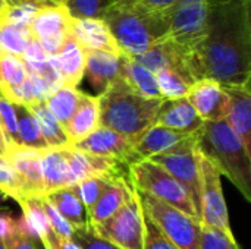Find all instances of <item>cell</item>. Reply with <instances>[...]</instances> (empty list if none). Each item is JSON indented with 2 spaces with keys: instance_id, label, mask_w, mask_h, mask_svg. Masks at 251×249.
<instances>
[{
  "instance_id": "6da1fadb",
  "label": "cell",
  "mask_w": 251,
  "mask_h": 249,
  "mask_svg": "<svg viewBox=\"0 0 251 249\" xmlns=\"http://www.w3.org/2000/svg\"><path fill=\"white\" fill-rule=\"evenodd\" d=\"M207 34L188 56L191 79L243 85L251 76L250 0H206Z\"/></svg>"
},
{
  "instance_id": "7a4b0ae2",
  "label": "cell",
  "mask_w": 251,
  "mask_h": 249,
  "mask_svg": "<svg viewBox=\"0 0 251 249\" xmlns=\"http://www.w3.org/2000/svg\"><path fill=\"white\" fill-rule=\"evenodd\" d=\"M115 43L122 54L135 57L169 32L171 18L159 15L143 4L141 0H119L112 3L104 16Z\"/></svg>"
},
{
  "instance_id": "3957f363",
  "label": "cell",
  "mask_w": 251,
  "mask_h": 249,
  "mask_svg": "<svg viewBox=\"0 0 251 249\" xmlns=\"http://www.w3.org/2000/svg\"><path fill=\"white\" fill-rule=\"evenodd\" d=\"M197 150L251 203V153L225 119L204 122L197 132Z\"/></svg>"
},
{
  "instance_id": "277c9868",
  "label": "cell",
  "mask_w": 251,
  "mask_h": 249,
  "mask_svg": "<svg viewBox=\"0 0 251 249\" xmlns=\"http://www.w3.org/2000/svg\"><path fill=\"white\" fill-rule=\"evenodd\" d=\"M100 126L109 128L134 142L154 123L162 100L146 98L119 76L99 95Z\"/></svg>"
},
{
  "instance_id": "5b68a950",
  "label": "cell",
  "mask_w": 251,
  "mask_h": 249,
  "mask_svg": "<svg viewBox=\"0 0 251 249\" xmlns=\"http://www.w3.org/2000/svg\"><path fill=\"white\" fill-rule=\"evenodd\" d=\"M143 211L157 225L163 235L179 249H200L201 223L181 210L154 198L153 195L137 188Z\"/></svg>"
},
{
  "instance_id": "8992f818",
  "label": "cell",
  "mask_w": 251,
  "mask_h": 249,
  "mask_svg": "<svg viewBox=\"0 0 251 249\" xmlns=\"http://www.w3.org/2000/svg\"><path fill=\"white\" fill-rule=\"evenodd\" d=\"M129 179L134 188L153 195L201 223L184 186L159 164L150 160L137 161L129 166Z\"/></svg>"
},
{
  "instance_id": "52a82bcc",
  "label": "cell",
  "mask_w": 251,
  "mask_h": 249,
  "mask_svg": "<svg viewBox=\"0 0 251 249\" xmlns=\"http://www.w3.org/2000/svg\"><path fill=\"white\" fill-rule=\"evenodd\" d=\"M207 34V1L178 0L166 38L187 56L193 54Z\"/></svg>"
},
{
  "instance_id": "ba28073f",
  "label": "cell",
  "mask_w": 251,
  "mask_h": 249,
  "mask_svg": "<svg viewBox=\"0 0 251 249\" xmlns=\"http://www.w3.org/2000/svg\"><path fill=\"white\" fill-rule=\"evenodd\" d=\"M197 164L200 173L201 225L234 235L229 225V213L222 191V175L197 150Z\"/></svg>"
},
{
  "instance_id": "9c48e42d",
  "label": "cell",
  "mask_w": 251,
  "mask_h": 249,
  "mask_svg": "<svg viewBox=\"0 0 251 249\" xmlns=\"http://www.w3.org/2000/svg\"><path fill=\"white\" fill-rule=\"evenodd\" d=\"M197 132L178 148L169 153L153 156L149 160L163 167L171 176H174L184 186L201 220L200 173L197 164Z\"/></svg>"
},
{
  "instance_id": "30bf717a",
  "label": "cell",
  "mask_w": 251,
  "mask_h": 249,
  "mask_svg": "<svg viewBox=\"0 0 251 249\" xmlns=\"http://www.w3.org/2000/svg\"><path fill=\"white\" fill-rule=\"evenodd\" d=\"M91 229L99 236L107 239L118 248L143 249L144 245L143 210L138 197L135 194V189H134V195L113 217Z\"/></svg>"
},
{
  "instance_id": "8fae6325",
  "label": "cell",
  "mask_w": 251,
  "mask_h": 249,
  "mask_svg": "<svg viewBox=\"0 0 251 249\" xmlns=\"http://www.w3.org/2000/svg\"><path fill=\"white\" fill-rule=\"evenodd\" d=\"M72 18L63 6L44 4L29 23L32 37L43 45L49 56H56L65 38L71 34Z\"/></svg>"
},
{
  "instance_id": "7c38bea8",
  "label": "cell",
  "mask_w": 251,
  "mask_h": 249,
  "mask_svg": "<svg viewBox=\"0 0 251 249\" xmlns=\"http://www.w3.org/2000/svg\"><path fill=\"white\" fill-rule=\"evenodd\" d=\"M66 154L69 163L71 186L88 178H101L107 181L129 178V166L119 160L110 157H100L71 147H66Z\"/></svg>"
},
{
  "instance_id": "4fadbf2b",
  "label": "cell",
  "mask_w": 251,
  "mask_h": 249,
  "mask_svg": "<svg viewBox=\"0 0 251 249\" xmlns=\"http://www.w3.org/2000/svg\"><path fill=\"white\" fill-rule=\"evenodd\" d=\"M69 147L100 157H110L125 163L126 166L135 163L134 141L104 126L97 128L93 134Z\"/></svg>"
},
{
  "instance_id": "5bb4252c",
  "label": "cell",
  "mask_w": 251,
  "mask_h": 249,
  "mask_svg": "<svg viewBox=\"0 0 251 249\" xmlns=\"http://www.w3.org/2000/svg\"><path fill=\"white\" fill-rule=\"evenodd\" d=\"M4 158L10 163L19 178L24 198H38L44 195L40 151L25 147H12Z\"/></svg>"
},
{
  "instance_id": "9a60e30c",
  "label": "cell",
  "mask_w": 251,
  "mask_h": 249,
  "mask_svg": "<svg viewBox=\"0 0 251 249\" xmlns=\"http://www.w3.org/2000/svg\"><path fill=\"white\" fill-rule=\"evenodd\" d=\"M226 95L225 120L232 131L243 139L251 153V91L250 82L243 85H222Z\"/></svg>"
},
{
  "instance_id": "2e32d148",
  "label": "cell",
  "mask_w": 251,
  "mask_h": 249,
  "mask_svg": "<svg viewBox=\"0 0 251 249\" xmlns=\"http://www.w3.org/2000/svg\"><path fill=\"white\" fill-rule=\"evenodd\" d=\"M187 98L204 122L222 120L226 116V95L222 85L213 79H200L191 84Z\"/></svg>"
},
{
  "instance_id": "e0dca14e",
  "label": "cell",
  "mask_w": 251,
  "mask_h": 249,
  "mask_svg": "<svg viewBox=\"0 0 251 249\" xmlns=\"http://www.w3.org/2000/svg\"><path fill=\"white\" fill-rule=\"evenodd\" d=\"M194 134L178 132L165 126L153 125L134 142L135 163L141 160H149L150 157L157 154L169 153L188 141Z\"/></svg>"
},
{
  "instance_id": "ac0fdd59",
  "label": "cell",
  "mask_w": 251,
  "mask_h": 249,
  "mask_svg": "<svg viewBox=\"0 0 251 249\" xmlns=\"http://www.w3.org/2000/svg\"><path fill=\"white\" fill-rule=\"evenodd\" d=\"M178 132L194 134L200 131L204 120L197 114L187 97L175 100H162V104L154 117V123Z\"/></svg>"
},
{
  "instance_id": "d6986e66",
  "label": "cell",
  "mask_w": 251,
  "mask_h": 249,
  "mask_svg": "<svg viewBox=\"0 0 251 249\" xmlns=\"http://www.w3.org/2000/svg\"><path fill=\"white\" fill-rule=\"evenodd\" d=\"M71 34L85 53L106 51L121 54L115 38L103 19H72Z\"/></svg>"
},
{
  "instance_id": "ffe728a7",
  "label": "cell",
  "mask_w": 251,
  "mask_h": 249,
  "mask_svg": "<svg viewBox=\"0 0 251 249\" xmlns=\"http://www.w3.org/2000/svg\"><path fill=\"white\" fill-rule=\"evenodd\" d=\"M134 195V186L129 178L113 179L107 183L96 205L88 211L90 226H99L113 217Z\"/></svg>"
},
{
  "instance_id": "44dd1931",
  "label": "cell",
  "mask_w": 251,
  "mask_h": 249,
  "mask_svg": "<svg viewBox=\"0 0 251 249\" xmlns=\"http://www.w3.org/2000/svg\"><path fill=\"white\" fill-rule=\"evenodd\" d=\"M121 54H112L106 51H88L85 53L84 78H87L90 87L96 92V97L101 95L110 84L119 76V59Z\"/></svg>"
},
{
  "instance_id": "7402d4cb",
  "label": "cell",
  "mask_w": 251,
  "mask_h": 249,
  "mask_svg": "<svg viewBox=\"0 0 251 249\" xmlns=\"http://www.w3.org/2000/svg\"><path fill=\"white\" fill-rule=\"evenodd\" d=\"M100 128V103L99 97L88 95L82 92L79 104L71 117L69 123L65 126L69 145L79 142L90 134Z\"/></svg>"
},
{
  "instance_id": "603a6c76",
  "label": "cell",
  "mask_w": 251,
  "mask_h": 249,
  "mask_svg": "<svg viewBox=\"0 0 251 249\" xmlns=\"http://www.w3.org/2000/svg\"><path fill=\"white\" fill-rule=\"evenodd\" d=\"M43 179H44V195L69 188V163L66 148H44L40 151Z\"/></svg>"
},
{
  "instance_id": "cb8c5ba5",
  "label": "cell",
  "mask_w": 251,
  "mask_h": 249,
  "mask_svg": "<svg viewBox=\"0 0 251 249\" xmlns=\"http://www.w3.org/2000/svg\"><path fill=\"white\" fill-rule=\"evenodd\" d=\"M119 78L131 87L135 92L146 98H154V100H163L156 82L154 73H151L149 69L137 63L132 57L122 54L119 56Z\"/></svg>"
},
{
  "instance_id": "d4e9b609",
  "label": "cell",
  "mask_w": 251,
  "mask_h": 249,
  "mask_svg": "<svg viewBox=\"0 0 251 249\" xmlns=\"http://www.w3.org/2000/svg\"><path fill=\"white\" fill-rule=\"evenodd\" d=\"M59 70L65 85L78 87V84L84 78V68H85V51L76 43L72 34H69L60 50L56 54Z\"/></svg>"
},
{
  "instance_id": "484cf974",
  "label": "cell",
  "mask_w": 251,
  "mask_h": 249,
  "mask_svg": "<svg viewBox=\"0 0 251 249\" xmlns=\"http://www.w3.org/2000/svg\"><path fill=\"white\" fill-rule=\"evenodd\" d=\"M44 197L57 210V213L72 226V229L90 225L87 210L78 198L74 186L46 194Z\"/></svg>"
},
{
  "instance_id": "4316f807",
  "label": "cell",
  "mask_w": 251,
  "mask_h": 249,
  "mask_svg": "<svg viewBox=\"0 0 251 249\" xmlns=\"http://www.w3.org/2000/svg\"><path fill=\"white\" fill-rule=\"evenodd\" d=\"M28 107L32 112V114L38 123L40 132H41L49 148H66V147H69V139L66 136L63 126L49 112L44 101L32 103Z\"/></svg>"
},
{
  "instance_id": "83f0119b",
  "label": "cell",
  "mask_w": 251,
  "mask_h": 249,
  "mask_svg": "<svg viewBox=\"0 0 251 249\" xmlns=\"http://www.w3.org/2000/svg\"><path fill=\"white\" fill-rule=\"evenodd\" d=\"M81 95H82V91H79L76 87L62 85L54 92H51L47 97V100L44 101L49 112L63 126V129L69 123L71 117L74 116V113L79 104Z\"/></svg>"
},
{
  "instance_id": "f1b7e54d",
  "label": "cell",
  "mask_w": 251,
  "mask_h": 249,
  "mask_svg": "<svg viewBox=\"0 0 251 249\" xmlns=\"http://www.w3.org/2000/svg\"><path fill=\"white\" fill-rule=\"evenodd\" d=\"M13 107H15V113H16L19 147L37 150V151L49 148L29 107L25 104H19V103H13Z\"/></svg>"
},
{
  "instance_id": "f546056e",
  "label": "cell",
  "mask_w": 251,
  "mask_h": 249,
  "mask_svg": "<svg viewBox=\"0 0 251 249\" xmlns=\"http://www.w3.org/2000/svg\"><path fill=\"white\" fill-rule=\"evenodd\" d=\"M32 38L29 26L0 19V45L3 53L21 57Z\"/></svg>"
},
{
  "instance_id": "4dcf8cb0",
  "label": "cell",
  "mask_w": 251,
  "mask_h": 249,
  "mask_svg": "<svg viewBox=\"0 0 251 249\" xmlns=\"http://www.w3.org/2000/svg\"><path fill=\"white\" fill-rule=\"evenodd\" d=\"M28 79V70L21 57L1 53L0 54V94L7 95L12 90L22 85Z\"/></svg>"
},
{
  "instance_id": "1f68e13d",
  "label": "cell",
  "mask_w": 251,
  "mask_h": 249,
  "mask_svg": "<svg viewBox=\"0 0 251 249\" xmlns=\"http://www.w3.org/2000/svg\"><path fill=\"white\" fill-rule=\"evenodd\" d=\"M156 82L163 100H175L184 98L188 94L191 84L176 70L174 69H163L154 73Z\"/></svg>"
},
{
  "instance_id": "d6a6232c",
  "label": "cell",
  "mask_w": 251,
  "mask_h": 249,
  "mask_svg": "<svg viewBox=\"0 0 251 249\" xmlns=\"http://www.w3.org/2000/svg\"><path fill=\"white\" fill-rule=\"evenodd\" d=\"M110 0H66L63 7L72 19H103Z\"/></svg>"
},
{
  "instance_id": "836d02e7",
  "label": "cell",
  "mask_w": 251,
  "mask_h": 249,
  "mask_svg": "<svg viewBox=\"0 0 251 249\" xmlns=\"http://www.w3.org/2000/svg\"><path fill=\"white\" fill-rule=\"evenodd\" d=\"M109 182L110 181L101 179V178H88V179H84L79 183L74 185V189H75L78 198L81 200L82 205L85 207L87 214L96 205V203L101 197V194L106 189Z\"/></svg>"
},
{
  "instance_id": "e575fe53",
  "label": "cell",
  "mask_w": 251,
  "mask_h": 249,
  "mask_svg": "<svg viewBox=\"0 0 251 249\" xmlns=\"http://www.w3.org/2000/svg\"><path fill=\"white\" fill-rule=\"evenodd\" d=\"M47 3H50V1L44 0V1H35V3H18V4H13V6H6V9H4L3 15L0 16V19L29 26V23L34 19L35 13Z\"/></svg>"
},
{
  "instance_id": "d590c367",
  "label": "cell",
  "mask_w": 251,
  "mask_h": 249,
  "mask_svg": "<svg viewBox=\"0 0 251 249\" xmlns=\"http://www.w3.org/2000/svg\"><path fill=\"white\" fill-rule=\"evenodd\" d=\"M0 194L3 197L12 198L16 203L24 198L22 186L19 178L10 163L0 157Z\"/></svg>"
},
{
  "instance_id": "8d00e7d4",
  "label": "cell",
  "mask_w": 251,
  "mask_h": 249,
  "mask_svg": "<svg viewBox=\"0 0 251 249\" xmlns=\"http://www.w3.org/2000/svg\"><path fill=\"white\" fill-rule=\"evenodd\" d=\"M200 249H241L234 235L224 233L218 229L201 225Z\"/></svg>"
},
{
  "instance_id": "74e56055",
  "label": "cell",
  "mask_w": 251,
  "mask_h": 249,
  "mask_svg": "<svg viewBox=\"0 0 251 249\" xmlns=\"http://www.w3.org/2000/svg\"><path fill=\"white\" fill-rule=\"evenodd\" d=\"M71 241L81 249H121L116 245H113L112 242H109L107 239L99 236L90 227V225L74 229Z\"/></svg>"
},
{
  "instance_id": "f35d334b",
  "label": "cell",
  "mask_w": 251,
  "mask_h": 249,
  "mask_svg": "<svg viewBox=\"0 0 251 249\" xmlns=\"http://www.w3.org/2000/svg\"><path fill=\"white\" fill-rule=\"evenodd\" d=\"M143 225H144L143 249H179L163 235V232L157 227V225L144 211H143Z\"/></svg>"
},
{
  "instance_id": "ab89813d",
  "label": "cell",
  "mask_w": 251,
  "mask_h": 249,
  "mask_svg": "<svg viewBox=\"0 0 251 249\" xmlns=\"http://www.w3.org/2000/svg\"><path fill=\"white\" fill-rule=\"evenodd\" d=\"M41 204H43V208H44V213H46V217L49 220V226H50L51 232L54 235H57L59 238L71 239L72 232H74L72 226L57 213V210L46 200L44 195L41 197Z\"/></svg>"
},
{
  "instance_id": "60d3db41",
  "label": "cell",
  "mask_w": 251,
  "mask_h": 249,
  "mask_svg": "<svg viewBox=\"0 0 251 249\" xmlns=\"http://www.w3.org/2000/svg\"><path fill=\"white\" fill-rule=\"evenodd\" d=\"M4 247L6 249H35L34 239L21 227L19 220L16 229L4 239Z\"/></svg>"
},
{
  "instance_id": "b9f144b4",
  "label": "cell",
  "mask_w": 251,
  "mask_h": 249,
  "mask_svg": "<svg viewBox=\"0 0 251 249\" xmlns=\"http://www.w3.org/2000/svg\"><path fill=\"white\" fill-rule=\"evenodd\" d=\"M47 57H49V54L44 51L43 45L35 38H32V41L29 43V45L25 48L24 54L21 56V59L24 60V63H25L26 68L41 65V63H44L47 60Z\"/></svg>"
},
{
  "instance_id": "7bdbcfd3",
  "label": "cell",
  "mask_w": 251,
  "mask_h": 249,
  "mask_svg": "<svg viewBox=\"0 0 251 249\" xmlns=\"http://www.w3.org/2000/svg\"><path fill=\"white\" fill-rule=\"evenodd\" d=\"M18 219L12 216V211L3 205H0V241L4 242V239L16 229Z\"/></svg>"
},
{
  "instance_id": "ee69618b",
  "label": "cell",
  "mask_w": 251,
  "mask_h": 249,
  "mask_svg": "<svg viewBox=\"0 0 251 249\" xmlns=\"http://www.w3.org/2000/svg\"><path fill=\"white\" fill-rule=\"evenodd\" d=\"M146 7L150 10L163 15V16H172V12L178 3V0H141Z\"/></svg>"
},
{
  "instance_id": "f6af8a7d",
  "label": "cell",
  "mask_w": 251,
  "mask_h": 249,
  "mask_svg": "<svg viewBox=\"0 0 251 249\" xmlns=\"http://www.w3.org/2000/svg\"><path fill=\"white\" fill-rule=\"evenodd\" d=\"M49 242L51 244V247L54 249H81L78 245H75L71 239H63L59 238L57 235H54L53 232L49 236Z\"/></svg>"
},
{
  "instance_id": "bcb514c9",
  "label": "cell",
  "mask_w": 251,
  "mask_h": 249,
  "mask_svg": "<svg viewBox=\"0 0 251 249\" xmlns=\"http://www.w3.org/2000/svg\"><path fill=\"white\" fill-rule=\"evenodd\" d=\"M9 150H10V147H9V144H7V141H6V138H4L3 129H1V126H0V157L4 158V157L7 156Z\"/></svg>"
},
{
  "instance_id": "7dc6e473",
  "label": "cell",
  "mask_w": 251,
  "mask_h": 249,
  "mask_svg": "<svg viewBox=\"0 0 251 249\" xmlns=\"http://www.w3.org/2000/svg\"><path fill=\"white\" fill-rule=\"evenodd\" d=\"M34 239V244H35V249H54L51 247V244L49 242V239L43 241V239H38V238H32Z\"/></svg>"
},
{
  "instance_id": "c3c4849f",
  "label": "cell",
  "mask_w": 251,
  "mask_h": 249,
  "mask_svg": "<svg viewBox=\"0 0 251 249\" xmlns=\"http://www.w3.org/2000/svg\"><path fill=\"white\" fill-rule=\"evenodd\" d=\"M51 4H56V6H63L66 0H49Z\"/></svg>"
},
{
  "instance_id": "681fc988",
  "label": "cell",
  "mask_w": 251,
  "mask_h": 249,
  "mask_svg": "<svg viewBox=\"0 0 251 249\" xmlns=\"http://www.w3.org/2000/svg\"><path fill=\"white\" fill-rule=\"evenodd\" d=\"M16 3H35V1H44V0H15Z\"/></svg>"
},
{
  "instance_id": "f907efd6",
  "label": "cell",
  "mask_w": 251,
  "mask_h": 249,
  "mask_svg": "<svg viewBox=\"0 0 251 249\" xmlns=\"http://www.w3.org/2000/svg\"><path fill=\"white\" fill-rule=\"evenodd\" d=\"M4 9H6V3H4V0H0V16L3 15Z\"/></svg>"
},
{
  "instance_id": "816d5d0a",
  "label": "cell",
  "mask_w": 251,
  "mask_h": 249,
  "mask_svg": "<svg viewBox=\"0 0 251 249\" xmlns=\"http://www.w3.org/2000/svg\"><path fill=\"white\" fill-rule=\"evenodd\" d=\"M4 3H6V6H13V4H18L15 0H4Z\"/></svg>"
},
{
  "instance_id": "f5cc1de1",
  "label": "cell",
  "mask_w": 251,
  "mask_h": 249,
  "mask_svg": "<svg viewBox=\"0 0 251 249\" xmlns=\"http://www.w3.org/2000/svg\"><path fill=\"white\" fill-rule=\"evenodd\" d=\"M0 249H6V247H4V244H3L1 241H0Z\"/></svg>"
},
{
  "instance_id": "db71d44e",
  "label": "cell",
  "mask_w": 251,
  "mask_h": 249,
  "mask_svg": "<svg viewBox=\"0 0 251 249\" xmlns=\"http://www.w3.org/2000/svg\"><path fill=\"white\" fill-rule=\"evenodd\" d=\"M3 53V48H1V45H0V54Z\"/></svg>"
},
{
  "instance_id": "11a10c76",
  "label": "cell",
  "mask_w": 251,
  "mask_h": 249,
  "mask_svg": "<svg viewBox=\"0 0 251 249\" xmlns=\"http://www.w3.org/2000/svg\"><path fill=\"white\" fill-rule=\"evenodd\" d=\"M112 3H116V1H119V0H110Z\"/></svg>"
}]
</instances>
